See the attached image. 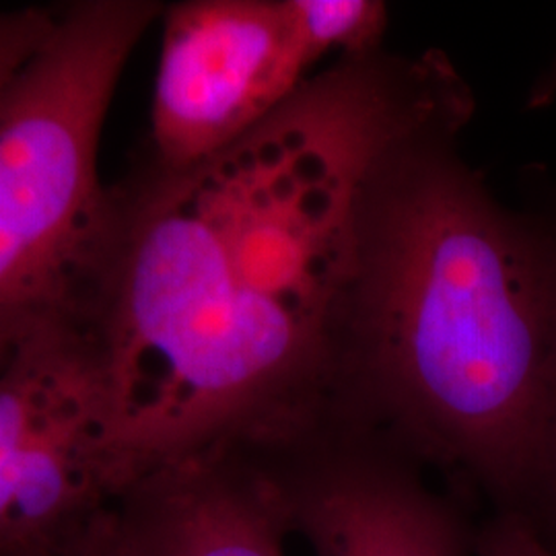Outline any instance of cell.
Here are the masks:
<instances>
[{
  "mask_svg": "<svg viewBox=\"0 0 556 556\" xmlns=\"http://www.w3.org/2000/svg\"><path fill=\"white\" fill-rule=\"evenodd\" d=\"M459 122L402 140L369 188L334 397L511 503L555 363L556 239L447 151Z\"/></svg>",
  "mask_w": 556,
  "mask_h": 556,
  "instance_id": "obj_1",
  "label": "cell"
},
{
  "mask_svg": "<svg viewBox=\"0 0 556 556\" xmlns=\"http://www.w3.org/2000/svg\"><path fill=\"white\" fill-rule=\"evenodd\" d=\"M77 303L139 480L264 438L332 396L351 293L337 250L278 227H220L157 165L116 190Z\"/></svg>",
  "mask_w": 556,
  "mask_h": 556,
  "instance_id": "obj_2",
  "label": "cell"
},
{
  "mask_svg": "<svg viewBox=\"0 0 556 556\" xmlns=\"http://www.w3.org/2000/svg\"><path fill=\"white\" fill-rule=\"evenodd\" d=\"M165 7L75 0L0 98V319L68 309L116 213L101 130L119 77Z\"/></svg>",
  "mask_w": 556,
  "mask_h": 556,
  "instance_id": "obj_3",
  "label": "cell"
},
{
  "mask_svg": "<svg viewBox=\"0 0 556 556\" xmlns=\"http://www.w3.org/2000/svg\"><path fill=\"white\" fill-rule=\"evenodd\" d=\"M135 480L89 328L73 309L29 319L0 365V556L38 553Z\"/></svg>",
  "mask_w": 556,
  "mask_h": 556,
  "instance_id": "obj_4",
  "label": "cell"
},
{
  "mask_svg": "<svg viewBox=\"0 0 556 556\" xmlns=\"http://www.w3.org/2000/svg\"><path fill=\"white\" fill-rule=\"evenodd\" d=\"M243 447L314 556H468L462 517L415 468L418 457L367 420L326 410Z\"/></svg>",
  "mask_w": 556,
  "mask_h": 556,
  "instance_id": "obj_5",
  "label": "cell"
},
{
  "mask_svg": "<svg viewBox=\"0 0 556 556\" xmlns=\"http://www.w3.org/2000/svg\"><path fill=\"white\" fill-rule=\"evenodd\" d=\"M155 165L184 172L245 137L318 62L293 0H188L163 11Z\"/></svg>",
  "mask_w": 556,
  "mask_h": 556,
  "instance_id": "obj_6",
  "label": "cell"
},
{
  "mask_svg": "<svg viewBox=\"0 0 556 556\" xmlns=\"http://www.w3.org/2000/svg\"><path fill=\"white\" fill-rule=\"evenodd\" d=\"M118 509L139 556H285L291 534L270 480L233 443L147 472Z\"/></svg>",
  "mask_w": 556,
  "mask_h": 556,
  "instance_id": "obj_7",
  "label": "cell"
},
{
  "mask_svg": "<svg viewBox=\"0 0 556 556\" xmlns=\"http://www.w3.org/2000/svg\"><path fill=\"white\" fill-rule=\"evenodd\" d=\"M299 23L318 59L374 56L388 27V7L379 0H293Z\"/></svg>",
  "mask_w": 556,
  "mask_h": 556,
  "instance_id": "obj_8",
  "label": "cell"
},
{
  "mask_svg": "<svg viewBox=\"0 0 556 556\" xmlns=\"http://www.w3.org/2000/svg\"><path fill=\"white\" fill-rule=\"evenodd\" d=\"M523 517L538 534H556V353L544 410L538 431L536 450L526 478L509 503V509Z\"/></svg>",
  "mask_w": 556,
  "mask_h": 556,
  "instance_id": "obj_9",
  "label": "cell"
},
{
  "mask_svg": "<svg viewBox=\"0 0 556 556\" xmlns=\"http://www.w3.org/2000/svg\"><path fill=\"white\" fill-rule=\"evenodd\" d=\"M31 556H139V553L118 507L110 505Z\"/></svg>",
  "mask_w": 556,
  "mask_h": 556,
  "instance_id": "obj_10",
  "label": "cell"
},
{
  "mask_svg": "<svg viewBox=\"0 0 556 556\" xmlns=\"http://www.w3.org/2000/svg\"><path fill=\"white\" fill-rule=\"evenodd\" d=\"M56 17V7L0 9V98L23 62L46 38Z\"/></svg>",
  "mask_w": 556,
  "mask_h": 556,
  "instance_id": "obj_11",
  "label": "cell"
},
{
  "mask_svg": "<svg viewBox=\"0 0 556 556\" xmlns=\"http://www.w3.org/2000/svg\"><path fill=\"white\" fill-rule=\"evenodd\" d=\"M478 556H556V551L523 517L505 511L486 523L477 540Z\"/></svg>",
  "mask_w": 556,
  "mask_h": 556,
  "instance_id": "obj_12",
  "label": "cell"
},
{
  "mask_svg": "<svg viewBox=\"0 0 556 556\" xmlns=\"http://www.w3.org/2000/svg\"><path fill=\"white\" fill-rule=\"evenodd\" d=\"M29 319H0V365L4 363L7 355L11 353L15 340L21 334Z\"/></svg>",
  "mask_w": 556,
  "mask_h": 556,
  "instance_id": "obj_13",
  "label": "cell"
},
{
  "mask_svg": "<svg viewBox=\"0 0 556 556\" xmlns=\"http://www.w3.org/2000/svg\"><path fill=\"white\" fill-rule=\"evenodd\" d=\"M556 96V59L551 66V71L542 77L534 89V98H532V105H544L551 103Z\"/></svg>",
  "mask_w": 556,
  "mask_h": 556,
  "instance_id": "obj_14",
  "label": "cell"
}]
</instances>
